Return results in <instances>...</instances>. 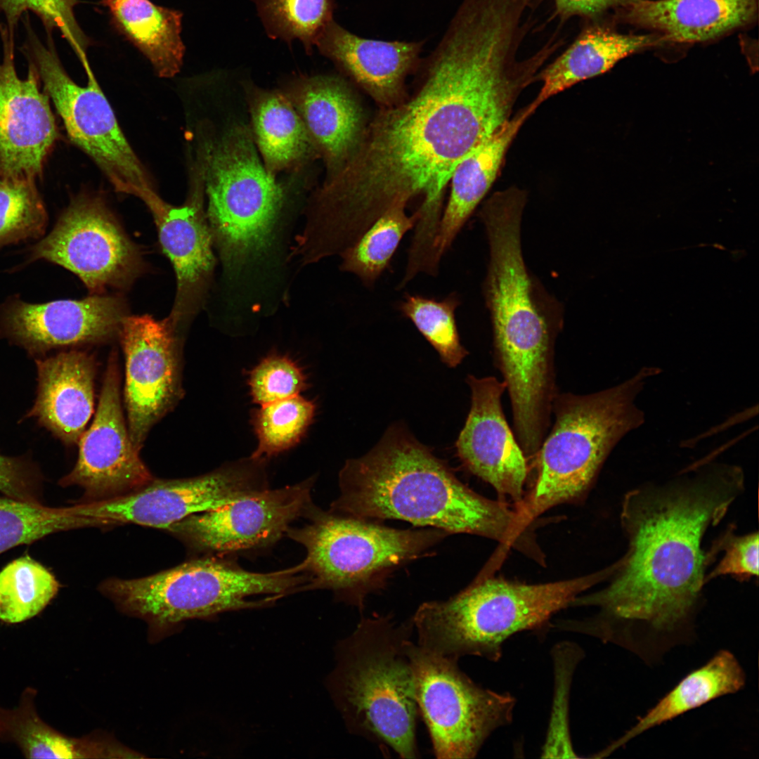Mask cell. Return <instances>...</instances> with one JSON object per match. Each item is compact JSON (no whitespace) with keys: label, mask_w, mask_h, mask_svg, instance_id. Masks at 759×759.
I'll list each match as a JSON object with an SVG mask.
<instances>
[{"label":"cell","mask_w":759,"mask_h":759,"mask_svg":"<svg viewBox=\"0 0 759 759\" xmlns=\"http://www.w3.org/2000/svg\"><path fill=\"white\" fill-rule=\"evenodd\" d=\"M415 89L379 108L320 194L335 226L358 239L384 212L422 196L415 229L439 228L457 165L512 117L528 76L493 32L453 21L417 69Z\"/></svg>","instance_id":"1"},{"label":"cell","mask_w":759,"mask_h":759,"mask_svg":"<svg viewBox=\"0 0 759 759\" xmlns=\"http://www.w3.org/2000/svg\"><path fill=\"white\" fill-rule=\"evenodd\" d=\"M742 484L741 472L723 467L689 483L627 494L621 519L629 544L618 573L573 604L600 608L586 619L590 634L621 643L630 624L664 634L684 624L705 583V531L723 517Z\"/></svg>","instance_id":"2"},{"label":"cell","mask_w":759,"mask_h":759,"mask_svg":"<svg viewBox=\"0 0 759 759\" xmlns=\"http://www.w3.org/2000/svg\"><path fill=\"white\" fill-rule=\"evenodd\" d=\"M339 484L330 510L338 514L478 535L524 552L531 546L530 524L517 510L468 488L399 423L367 454L347 460Z\"/></svg>","instance_id":"3"},{"label":"cell","mask_w":759,"mask_h":759,"mask_svg":"<svg viewBox=\"0 0 759 759\" xmlns=\"http://www.w3.org/2000/svg\"><path fill=\"white\" fill-rule=\"evenodd\" d=\"M526 194L509 188L482 205L489 259L483 292L489 311L495 361L503 378L531 386L554 372V346L563 326L561 304L530 273L521 247Z\"/></svg>","instance_id":"4"},{"label":"cell","mask_w":759,"mask_h":759,"mask_svg":"<svg viewBox=\"0 0 759 759\" xmlns=\"http://www.w3.org/2000/svg\"><path fill=\"white\" fill-rule=\"evenodd\" d=\"M414 625L389 616L363 618L339 641L327 686L348 730L392 750L401 758L419 755L420 716L406 651Z\"/></svg>","instance_id":"5"},{"label":"cell","mask_w":759,"mask_h":759,"mask_svg":"<svg viewBox=\"0 0 759 759\" xmlns=\"http://www.w3.org/2000/svg\"><path fill=\"white\" fill-rule=\"evenodd\" d=\"M659 372L643 368L628 380L592 394L557 393L552 429L532 459L535 484L517 505L526 521L590 488L616 445L644 422L635 401L647 379Z\"/></svg>","instance_id":"6"},{"label":"cell","mask_w":759,"mask_h":759,"mask_svg":"<svg viewBox=\"0 0 759 759\" xmlns=\"http://www.w3.org/2000/svg\"><path fill=\"white\" fill-rule=\"evenodd\" d=\"M605 574L540 584L476 580L448 599L421 604L412 618L417 644L456 660L476 656L496 662L509 637L545 628Z\"/></svg>","instance_id":"7"},{"label":"cell","mask_w":759,"mask_h":759,"mask_svg":"<svg viewBox=\"0 0 759 759\" xmlns=\"http://www.w3.org/2000/svg\"><path fill=\"white\" fill-rule=\"evenodd\" d=\"M301 582L294 567L252 572L213 557L197 559L148 576L112 578L101 590L124 610L158 624H172L220 613L273 604Z\"/></svg>","instance_id":"8"},{"label":"cell","mask_w":759,"mask_h":759,"mask_svg":"<svg viewBox=\"0 0 759 759\" xmlns=\"http://www.w3.org/2000/svg\"><path fill=\"white\" fill-rule=\"evenodd\" d=\"M309 522L287 528L286 535L306 551L302 562L311 576L310 590L330 589L344 594L359 608L378 580L401 564L421 557L443 540L436 529L403 530L370 520L323 511L313 504Z\"/></svg>","instance_id":"9"},{"label":"cell","mask_w":759,"mask_h":759,"mask_svg":"<svg viewBox=\"0 0 759 759\" xmlns=\"http://www.w3.org/2000/svg\"><path fill=\"white\" fill-rule=\"evenodd\" d=\"M23 52L35 67L45 92L60 116L70 139L86 153L116 191L143 202L156 193L151 179L122 132L108 99L89 67L84 86L64 70L51 38L45 45L25 22Z\"/></svg>","instance_id":"10"},{"label":"cell","mask_w":759,"mask_h":759,"mask_svg":"<svg viewBox=\"0 0 759 759\" xmlns=\"http://www.w3.org/2000/svg\"><path fill=\"white\" fill-rule=\"evenodd\" d=\"M406 651L420 715L439 759L474 758L486 739L513 719L516 699L474 682L458 660L429 651L410 640Z\"/></svg>","instance_id":"11"},{"label":"cell","mask_w":759,"mask_h":759,"mask_svg":"<svg viewBox=\"0 0 759 759\" xmlns=\"http://www.w3.org/2000/svg\"><path fill=\"white\" fill-rule=\"evenodd\" d=\"M205 157L208 216L224 257L240 258L261 249L281 205L282 188L242 129L209 147Z\"/></svg>","instance_id":"12"},{"label":"cell","mask_w":759,"mask_h":759,"mask_svg":"<svg viewBox=\"0 0 759 759\" xmlns=\"http://www.w3.org/2000/svg\"><path fill=\"white\" fill-rule=\"evenodd\" d=\"M266 460L251 455L195 477L153 479L112 498L74 505L92 526L134 524L167 529L171 524L268 488Z\"/></svg>","instance_id":"13"},{"label":"cell","mask_w":759,"mask_h":759,"mask_svg":"<svg viewBox=\"0 0 759 759\" xmlns=\"http://www.w3.org/2000/svg\"><path fill=\"white\" fill-rule=\"evenodd\" d=\"M30 259H44L70 271L92 293L131 280L140 267L138 253L105 202L76 197L53 230L30 249Z\"/></svg>","instance_id":"14"},{"label":"cell","mask_w":759,"mask_h":759,"mask_svg":"<svg viewBox=\"0 0 759 759\" xmlns=\"http://www.w3.org/2000/svg\"><path fill=\"white\" fill-rule=\"evenodd\" d=\"M313 477L191 514L166 530L195 550L226 554L270 545L313 504Z\"/></svg>","instance_id":"15"},{"label":"cell","mask_w":759,"mask_h":759,"mask_svg":"<svg viewBox=\"0 0 759 759\" xmlns=\"http://www.w3.org/2000/svg\"><path fill=\"white\" fill-rule=\"evenodd\" d=\"M78 459L59 484L84 490L81 502L112 498L150 482L153 476L134 446L121 406L119 377L109 361L95 417L78 441Z\"/></svg>","instance_id":"16"},{"label":"cell","mask_w":759,"mask_h":759,"mask_svg":"<svg viewBox=\"0 0 759 759\" xmlns=\"http://www.w3.org/2000/svg\"><path fill=\"white\" fill-rule=\"evenodd\" d=\"M172 325L148 315L124 317L120 325L127 427L138 451L152 427L181 395Z\"/></svg>","instance_id":"17"},{"label":"cell","mask_w":759,"mask_h":759,"mask_svg":"<svg viewBox=\"0 0 759 759\" xmlns=\"http://www.w3.org/2000/svg\"><path fill=\"white\" fill-rule=\"evenodd\" d=\"M0 178L35 179L58 137L48 96L30 61L25 79L14 65V30L0 25Z\"/></svg>","instance_id":"18"},{"label":"cell","mask_w":759,"mask_h":759,"mask_svg":"<svg viewBox=\"0 0 759 759\" xmlns=\"http://www.w3.org/2000/svg\"><path fill=\"white\" fill-rule=\"evenodd\" d=\"M467 382L471 408L456 441L458 455L469 471L519 505L528 465L503 413L506 385L492 376L468 375Z\"/></svg>","instance_id":"19"},{"label":"cell","mask_w":759,"mask_h":759,"mask_svg":"<svg viewBox=\"0 0 759 759\" xmlns=\"http://www.w3.org/2000/svg\"><path fill=\"white\" fill-rule=\"evenodd\" d=\"M117 298L93 295L30 304L13 299L0 309V329L32 353L99 342L119 331L124 318Z\"/></svg>","instance_id":"20"},{"label":"cell","mask_w":759,"mask_h":759,"mask_svg":"<svg viewBox=\"0 0 759 759\" xmlns=\"http://www.w3.org/2000/svg\"><path fill=\"white\" fill-rule=\"evenodd\" d=\"M424 41H383L358 37L330 22L318 37L320 52L349 76L379 108L407 94L406 82L421 63Z\"/></svg>","instance_id":"21"},{"label":"cell","mask_w":759,"mask_h":759,"mask_svg":"<svg viewBox=\"0 0 759 759\" xmlns=\"http://www.w3.org/2000/svg\"><path fill=\"white\" fill-rule=\"evenodd\" d=\"M37 396L27 414L66 444H76L94 406V364L79 351L37 361Z\"/></svg>","instance_id":"22"},{"label":"cell","mask_w":759,"mask_h":759,"mask_svg":"<svg viewBox=\"0 0 759 759\" xmlns=\"http://www.w3.org/2000/svg\"><path fill=\"white\" fill-rule=\"evenodd\" d=\"M294 100L331 179L356 150L367 124L360 103L346 84L332 77L302 80Z\"/></svg>","instance_id":"23"},{"label":"cell","mask_w":759,"mask_h":759,"mask_svg":"<svg viewBox=\"0 0 759 759\" xmlns=\"http://www.w3.org/2000/svg\"><path fill=\"white\" fill-rule=\"evenodd\" d=\"M536 109L532 103L521 108L455 167L434 241L440 261L492 187L512 141Z\"/></svg>","instance_id":"24"},{"label":"cell","mask_w":759,"mask_h":759,"mask_svg":"<svg viewBox=\"0 0 759 759\" xmlns=\"http://www.w3.org/2000/svg\"><path fill=\"white\" fill-rule=\"evenodd\" d=\"M195 193L181 206L168 204L159 195L145 203L176 276V296L169 318L174 324L186 312L191 296L214 261L210 231L203 217L198 190Z\"/></svg>","instance_id":"25"},{"label":"cell","mask_w":759,"mask_h":759,"mask_svg":"<svg viewBox=\"0 0 759 759\" xmlns=\"http://www.w3.org/2000/svg\"><path fill=\"white\" fill-rule=\"evenodd\" d=\"M758 0H628L619 8L626 20L656 30L670 41L715 38L751 22Z\"/></svg>","instance_id":"26"},{"label":"cell","mask_w":759,"mask_h":759,"mask_svg":"<svg viewBox=\"0 0 759 759\" xmlns=\"http://www.w3.org/2000/svg\"><path fill=\"white\" fill-rule=\"evenodd\" d=\"M668 41L663 34H622L588 24L561 55L538 72L537 80L542 86L532 103L538 108L577 83L606 72L629 54Z\"/></svg>","instance_id":"27"},{"label":"cell","mask_w":759,"mask_h":759,"mask_svg":"<svg viewBox=\"0 0 759 759\" xmlns=\"http://www.w3.org/2000/svg\"><path fill=\"white\" fill-rule=\"evenodd\" d=\"M745 682V673L734 655L727 650L718 652L682 679L621 738L602 751L600 756L607 755L651 728L717 698L737 692Z\"/></svg>","instance_id":"28"},{"label":"cell","mask_w":759,"mask_h":759,"mask_svg":"<svg viewBox=\"0 0 759 759\" xmlns=\"http://www.w3.org/2000/svg\"><path fill=\"white\" fill-rule=\"evenodd\" d=\"M113 24L148 58L156 73L169 78L179 72L185 46L182 13L150 0H102Z\"/></svg>","instance_id":"29"},{"label":"cell","mask_w":759,"mask_h":759,"mask_svg":"<svg viewBox=\"0 0 759 759\" xmlns=\"http://www.w3.org/2000/svg\"><path fill=\"white\" fill-rule=\"evenodd\" d=\"M406 207H391L341 253L342 269L354 274L368 288L373 287L389 268L403 238L415 226L417 216L408 215Z\"/></svg>","instance_id":"30"},{"label":"cell","mask_w":759,"mask_h":759,"mask_svg":"<svg viewBox=\"0 0 759 759\" xmlns=\"http://www.w3.org/2000/svg\"><path fill=\"white\" fill-rule=\"evenodd\" d=\"M253 119L257 143L270 172L288 166L308 150L311 138L304 124L283 97L266 96L256 106Z\"/></svg>","instance_id":"31"},{"label":"cell","mask_w":759,"mask_h":759,"mask_svg":"<svg viewBox=\"0 0 759 759\" xmlns=\"http://www.w3.org/2000/svg\"><path fill=\"white\" fill-rule=\"evenodd\" d=\"M36 693L27 688L17 708L0 707V740L15 743L27 758L84 757L80 742L60 734L39 717L34 702Z\"/></svg>","instance_id":"32"},{"label":"cell","mask_w":759,"mask_h":759,"mask_svg":"<svg viewBox=\"0 0 759 759\" xmlns=\"http://www.w3.org/2000/svg\"><path fill=\"white\" fill-rule=\"evenodd\" d=\"M59 586L53 573L30 556L13 560L0 571V620L18 623L35 616Z\"/></svg>","instance_id":"33"},{"label":"cell","mask_w":759,"mask_h":759,"mask_svg":"<svg viewBox=\"0 0 759 759\" xmlns=\"http://www.w3.org/2000/svg\"><path fill=\"white\" fill-rule=\"evenodd\" d=\"M316 405L301 394L259 406L251 423L257 445L251 456L267 460L303 439L316 415Z\"/></svg>","instance_id":"34"},{"label":"cell","mask_w":759,"mask_h":759,"mask_svg":"<svg viewBox=\"0 0 759 759\" xmlns=\"http://www.w3.org/2000/svg\"><path fill=\"white\" fill-rule=\"evenodd\" d=\"M86 526L89 521L76 513L74 505L51 507L0 496V554L54 533Z\"/></svg>","instance_id":"35"},{"label":"cell","mask_w":759,"mask_h":759,"mask_svg":"<svg viewBox=\"0 0 759 759\" xmlns=\"http://www.w3.org/2000/svg\"><path fill=\"white\" fill-rule=\"evenodd\" d=\"M460 304L458 294L452 292L441 299L406 294L398 306L401 313L451 368L458 365L468 354L460 342L456 323L455 311Z\"/></svg>","instance_id":"36"},{"label":"cell","mask_w":759,"mask_h":759,"mask_svg":"<svg viewBox=\"0 0 759 759\" xmlns=\"http://www.w3.org/2000/svg\"><path fill=\"white\" fill-rule=\"evenodd\" d=\"M268 35L290 42L299 39L306 51L333 20V0H252Z\"/></svg>","instance_id":"37"},{"label":"cell","mask_w":759,"mask_h":759,"mask_svg":"<svg viewBox=\"0 0 759 759\" xmlns=\"http://www.w3.org/2000/svg\"><path fill=\"white\" fill-rule=\"evenodd\" d=\"M47 221L34 179L0 178V249L41 237Z\"/></svg>","instance_id":"38"},{"label":"cell","mask_w":759,"mask_h":759,"mask_svg":"<svg viewBox=\"0 0 759 759\" xmlns=\"http://www.w3.org/2000/svg\"><path fill=\"white\" fill-rule=\"evenodd\" d=\"M77 4V0H0V15L5 18L6 25L14 30L22 13H34L47 34L58 30L83 63L87 61L89 40L75 18L74 8Z\"/></svg>","instance_id":"39"},{"label":"cell","mask_w":759,"mask_h":759,"mask_svg":"<svg viewBox=\"0 0 759 759\" xmlns=\"http://www.w3.org/2000/svg\"><path fill=\"white\" fill-rule=\"evenodd\" d=\"M555 678L561 685L562 694L555 691L548 732L543 748V758H577L569 733L568 699L563 694L569 689L573 672L583 659L580 647L562 642L553 651Z\"/></svg>","instance_id":"40"},{"label":"cell","mask_w":759,"mask_h":759,"mask_svg":"<svg viewBox=\"0 0 759 759\" xmlns=\"http://www.w3.org/2000/svg\"><path fill=\"white\" fill-rule=\"evenodd\" d=\"M247 384L252 401L258 406L299 395L309 386L301 367L280 354L261 360L249 371Z\"/></svg>","instance_id":"41"},{"label":"cell","mask_w":759,"mask_h":759,"mask_svg":"<svg viewBox=\"0 0 759 759\" xmlns=\"http://www.w3.org/2000/svg\"><path fill=\"white\" fill-rule=\"evenodd\" d=\"M758 540V533L742 536H735L728 533L720 544L725 550V555L715 569L705 578V583L723 575H730L742 580L757 576Z\"/></svg>","instance_id":"42"},{"label":"cell","mask_w":759,"mask_h":759,"mask_svg":"<svg viewBox=\"0 0 759 759\" xmlns=\"http://www.w3.org/2000/svg\"><path fill=\"white\" fill-rule=\"evenodd\" d=\"M0 493L30 503L42 502V479L37 467L22 458L0 454Z\"/></svg>","instance_id":"43"},{"label":"cell","mask_w":759,"mask_h":759,"mask_svg":"<svg viewBox=\"0 0 759 759\" xmlns=\"http://www.w3.org/2000/svg\"><path fill=\"white\" fill-rule=\"evenodd\" d=\"M542 1V0H538ZM555 14L562 20L580 17L586 20L597 19L611 8L618 9L628 0H551Z\"/></svg>","instance_id":"44"}]
</instances>
